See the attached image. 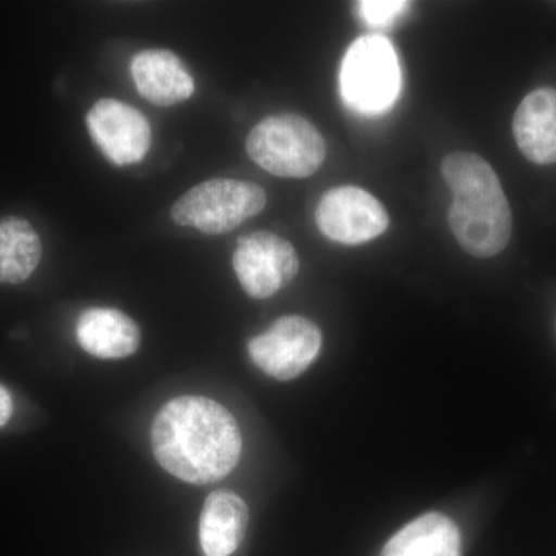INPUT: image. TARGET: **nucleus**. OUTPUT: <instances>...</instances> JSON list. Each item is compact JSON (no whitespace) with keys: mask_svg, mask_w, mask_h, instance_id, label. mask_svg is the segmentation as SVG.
Returning <instances> with one entry per match:
<instances>
[{"mask_svg":"<svg viewBox=\"0 0 556 556\" xmlns=\"http://www.w3.org/2000/svg\"><path fill=\"white\" fill-rule=\"evenodd\" d=\"M399 87L401 70L390 40L368 35L351 43L340 70V89L351 109L365 115L386 112L396 101Z\"/></svg>","mask_w":556,"mask_h":556,"instance_id":"4","label":"nucleus"},{"mask_svg":"<svg viewBox=\"0 0 556 556\" xmlns=\"http://www.w3.org/2000/svg\"><path fill=\"white\" fill-rule=\"evenodd\" d=\"M241 288L252 299H268L294 280L299 255L288 240L268 230L241 237L232 257Z\"/></svg>","mask_w":556,"mask_h":556,"instance_id":"6","label":"nucleus"},{"mask_svg":"<svg viewBox=\"0 0 556 556\" xmlns=\"http://www.w3.org/2000/svg\"><path fill=\"white\" fill-rule=\"evenodd\" d=\"M79 345L100 358L129 357L139 348L138 325L123 311L90 308L80 314L76 325Z\"/></svg>","mask_w":556,"mask_h":556,"instance_id":"12","label":"nucleus"},{"mask_svg":"<svg viewBox=\"0 0 556 556\" xmlns=\"http://www.w3.org/2000/svg\"><path fill=\"white\" fill-rule=\"evenodd\" d=\"M42 241L27 219L0 218V285H20L38 268Z\"/></svg>","mask_w":556,"mask_h":556,"instance_id":"15","label":"nucleus"},{"mask_svg":"<svg viewBox=\"0 0 556 556\" xmlns=\"http://www.w3.org/2000/svg\"><path fill=\"white\" fill-rule=\"evenodd\" d=\"M249 510L236 493L217 490L206 497L200 517V543L206 556H229L247 535Z\"/></svg>","mask_w":556,"mask_h":556,"instance_id":"13","label":"nucleus"},{"mask_svg":"<svg viewBox=\"0 0 556 556\" xmlns=\"http://www.w3.org/2000/svg\"><path fill=\"white\" fill-rule=\"evenodd\" d=\"M247 150L262 169L281 178H308L320 169L327 155L317 127L289 113L257 124L249 134Z\"/></svg>","mask_w":556,"mask_h":556,"instance_id":"3","label":"nucleus"},{"mask_svg":"<svg viewBox=\"0 0 556 556\" xmlns=\"http://www.w3.org/2000/svg\"><path fill=\"white\" fill-rule=\"evenodd\" d=\"M321 348L320 329L300 316L278 318L249 342V356L263 372L277 380H291L305 372Z\"/></svg>","mask_w":556,"mask_h":556,"instance_id":"7","label":"nucleus"},{"mask_svg":"<svg viewBox=\"0 0 556 556\" xmlns=\"http://www.w3.org/2000/svg\"><path fill=\"white\" fill-rule=\"evenodd\" d=\"M519 150L538 166L556 163V90L543 87L527 94L515 112Z\"/></svg>","mask_w":556,"mask_h":556,"instance_id":"11","label":"nucleus"},{"mask_svg":"<svg viewBox=\"0 0 556 556\" xmlns=\"http://www.w3.org/2000/svg\"><path fill=\"white\" fill-rule=\"evenodd\" d=\"M408 7V2H399V0H368V2L358 3V13L369 25L383 27L394 22Z\"/></svg>","mask_w":556,"mask_h":556,"instance_id":"16","label":"nucleus"},{"mask_svg":"<svg viewBox=\"0 0 556 556\" xmlns=\"http://www.w3.org/2000/svg\"><path fill=\"white\" fill-rule=\"evenodd\" d=\"M87 127L97 148L115 166L137 164L148 155L152 141L149 121L124 102L98 101L87 115Z\"/></svg>","mask_w":556,"mask_h":556,"instance_id":"9","label":"nucleus"},{"mask_svg":"<svg viewBox=\"0 0 556 556\" xmlns=\"http://www.w3.org/2000/svg\"><path fill=\"white\" fill-rule=\"evenodd\" d=\"M266 206V192L254 182L215 178L186 192L172 207V219L207 236L230 232Z\"/></svg>","mask_w":556,"mask_h":556,"instance_id":"5","label":"nucleus"},{"mask_svg":"<svg viewBox=\"0 0 556 556\" xmlns=\"http://www.w3.org/2000/svg\"><path fill=\"white\" fill-rule=\"evenodd\" d=\"M460 551L455 522L445 515L427 514L399 530L380 556H460Z\"/></svg>","mask_w":556,"mask_h":556,"instance_id":"14","label":"nucleus"},{"mask_svg":"<svg viewBox=\"0 0 556 556\" xmlns=\"http://www.w3.org/2000/svg\"><path fill=\"white\" fill-rule=\"evenodd\" d=\"M11 413H13V399H11L9 390L0 386V427L9 422Z\"/></svg>","mask_w":556,"mask_h":556,"instance_id":"17","label":"nucleus"},{"mask_svg":"<svg viewBox=\"0 0 556 556\" xmlns=\"http://www.w3.org/2000/svg\"><path fill=\"white\" fill-rule=\"evenodd\" d=\"M152 447L164 470L189 484H211L239 464V424L223 405L201 396H181L160 409Z\"/></svg>","mask_w":556,"mask_h":556,"instance_id":"1","label":"nucleus"},{"mask_svg":"<svg viewBox=\"0 0 556 556\" xmlns=\"http://www.w3.org/2000/svg\"><path fill=\"white\" fill-rule=\"evenodd\" d=\"M442 177L452 190L448 225L460 248L478 258L504 251L511 211L493 167L475 153L457 152L442 161Z\"/></svg>","mask_w":556,"mask_h":556,"instance_id":"2","label":"nucleus"},{"mask_svg":"<svg viewBox=\"0 0 556 556\" xmlns=\"http://www.w3.org/2000/svg\"><path fill=\"white\" fill-rule=\"evenodd\" d=\"M135 87L144 100L160 108L189 100L195 83L185 62L170 50H142L131 60Z\"/></svg>","mask_w":556,"mask_h":556,"instance_id":"10","label":"nucleus"},{"mask_svg":"<svg viewBox=\"0 0 556 556\" xmlns=\"http://www.w3.org/2000/svg\"><path fill=\"white\" fill-rule=\"evenodd\" d=\"M316 223L329 240L342 244H364L388 229L387 208L375 195L354 186L328 190L318 201Z\"/></svg>","mask_w":556,"mask_h":556,"instance_id":"8","label":"nucleus"}]
</instances>
